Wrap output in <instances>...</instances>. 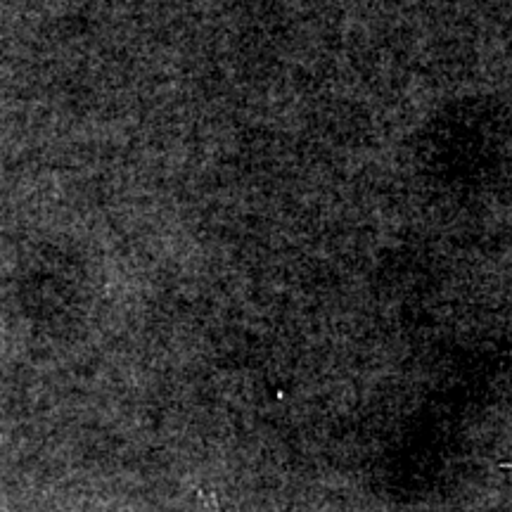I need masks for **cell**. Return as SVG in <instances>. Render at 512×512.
Here are the masks:
<instances>
[]
</instances>
